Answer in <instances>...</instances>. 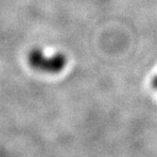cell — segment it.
Instances as JSON below:
<instances>
[{
  "mask_svg": "<svg viewBox=\"0 0 157 157\" xmlns=\"http://www.w3.org/2000/svg\"><path fill=\"white\" fill-rule=\"evenodd\" d=\"M28 62L33 69L50 74L61 72L66 64V57L63 53L47 56L41 48H33L28 54Z\"/></svg>",
  "mask_w": 157,
  "mask_h": 157,
  "instance_id": "cell-1",
  "label": "cell"
},
{
  "mask_svg": "<svg viewBox=\"0 0 157 157\" xmlns=\"http://www.w3.org/2000/svg\"><path fill=\"white\" fill-rule=\"evenodd\" d=\"M151 85L154 89L157 90V76H155L153 78H152V82H151Z\"/></svg>",
  "mask_w": 157,
  "mask_h": 157,
  "instance_id": "cell-2",
  "label": "cell"
}]
</instances>
